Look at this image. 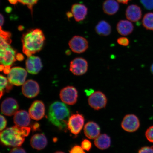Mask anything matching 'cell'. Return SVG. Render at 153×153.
<instances>
[{
  "mask_svg": "<svg viewBox=\"0 0 153 153\" xmlns=\"http://www.w3.org/2000/svg\"><path fill=\"white\" fill-rule=\"evenodd\" d=\"M45 38L40 29L29 30L23 34L22 38L23 52L28 57L39 52L43 46Z\"/></svg>",
  "mask_w": 153,
  "mask_h": 153,
  "instance_id": "cell-1",
  "label": "cell"
},
{
  "mask_svg": "<svg viewBox=\"0 0 153 153\" xmlns=\"http://www.w3.org/2000/svg\"><path fill=\"white\" fill-rule=\"evenodd\" d=\"M70 115V111L68 107L64 103L56 101L49 106L48 118L59 130L66 131Z\"/></svg>",
  "mask_w": 153,
  "mask_h": 153,
  "instance_id": "cell-2",
  "label": "cell"
},
{
  "mask_svg": "<svg viewBox=\"0 0 153 153\" xmlns=\"http://www.w3.org/2000/svg\"><path fill=\"white\" fill-rule=\"evenodd\" d=\"M30 127H20L18 126L7 128L0 133L1 142L5 146L19 147L22 146L25 141V137L29 134Z\"/></svg>",
  "mask_w": 153,
  "mask_h": 153,
  "instance_id": "cell-3",
  "label": "cell"
},
{
  "mask_svg": "<svg viewBox=\"0 0 153 153\" xmlns=\"http://www.w3.org/2000/svg\"><path fill=\"white\" fill-rule=\"evenodd\" d=\"M8 43L1 38L0 62L5 66H11L16 61V51Z\"/></svg>",
  "mask_w": 153,
  "mask_h": 153,
  "instance_id": "cell-4",
  "label": "cell"
},
{
  "mask_svg": "<svg viewBox=\"0 0 153 153\" xmlns=\"http://www.w3.org/2000/svg\"><path fill=\"white\" fill-rule=\"evenodd\" d=\"M27 72L24 68L20 67H15L11 68L7 74V79L13 85L20 86L25 82Z\"/></svg>",
  "mask_w": 153,
  "mask_h": 153,
  "instance_id": "cell-5",
  "label": "cell"
},
{
  "mask_svg": "<svg viewBox=\"0 0 153 153\" xmlns=\"http://www.w3.org/2000/svg\"><path fill=\"white\" fill-rule=\"evenodd\" d=\"M60 97L61 100L65 104L74 105L77 102L78 97L77 90L73 86H67L61 90Z\"/></svg>",
  "mask_w": 153,
  "mask_h": 153,
  "instance_id": "cell-6",
  "label": "cell"
},
{
  "mask_svg": "<svg viewBox=\"0 0 153 153\" xmlns=\"http://www.w3.org/2000/svg\"><path fill=\"white\" fill-rule=\"evenodd\" d=\"M68 45L73 52L80 54L87 50L89 43L85 38L79 36L73 37L69 42Z\"/></svg>",
  "mask_w": 153,
  "mask_h": 153,
  "instance_id": "cell-7",
  "label": "cell"
},
{
  "mask_svg": "<svg viewBox=\"0 0 153 153\" xmlns=\"http://www.w3.org/2000/svg\"><path fill=\"white\" fill-rule=\"evenodd\" d=\"M85 118L82 114H72L69 118L68 128L72 134L77 135L81 131L83 127Z\"/></svg>",
  "mask_w": 153,
  "mask_h": 153,
  "instance_id": "cell-8",
  "label": "cell"
},
{
  "mask_svg": "<svg viewBox=\"0 0 153 153\" xmlns=\"http://www.w3.org/2000/svg\"><path fill=\"white\" fill-rule=\"evenodd\" d=\"M107 98L104 93L100 91L94 92L89 96L88 102L89 106L95 110H99L106 107Z\"/></svg>",
  "mask_w": 153,
  "mask_h": 153,
  "instance_id": "cell-9",
  "label": "cell"
},
{
  "mask_svg": "<svg viewBox=\"0 0 153 153\" xmlns=\"http://www.w3.org/2000/svg\"><path fill=\"white\" fill-rule=\"evenodd\" d=\"M88 65L87 61L82 57H76L70 62V70L76 76H81L87 72Z\"/></svg>",
  "mask_w": 153,
  "mask_h": 153,
  "instance_id": "cell-10",
  "label": "cell"
},
{
  "mask_svg": "<svg viewBox=\"0 0 153 153\" xmlns=\"http://www.w3.org/2000/svg\"><path fill=\"white\" fill-rule=\"evenodd\" d=\"M140 122L135 115L129 114L124 116L121 123V127L124 131L128 132H134L138 130Z\"/></svg>",
  "mask_w": 153,
  "mask_h": 153,
  "instance_id": "cell-11",
  "label": "cell"
},
{
  "mask_svg": "<svg viewBox=\"0 0 153 153\" xmlns=\"http://www.w3.org/2000/svg\"><path fill=\"white\" fill-rule=\"evenodd\" d=\"M22 91L25 97L29 98H33L39 94V86L37 82L33 80H28L22 85Z\"/></svg>",
  "mask_w": 153,
  "mask_h": 153,
  "instance_id": "cell-12",
  "label": "cell"
},
{
  "mask_svg": "<svg viewBox=\"0 0 153 153\" xmlns=\"http://www.w3.org/2000/svg\"><path fill=\"white\" fill-rule=\"evenodd\" d=\"M29 114L32 119L36 120H41L43 118L45 114V107L42 101H34L29 109Z\"/></svg>",
  "mask_w": 153,
  "mask_h": 153,
  "instance_id": "cell-13",
  "label": "cell"
},
{
  "mask_svg": "<svg viewBox=\"0 0 153 153\" xmlns=\"http://www.w3.org/2000/svg\"><path fill=\"white\" fill-rule=\"evenodd\" d=\"M19 105L18 101L15 99L8 97L5 99L1 105V110L6 116H11L18 111Z\"/></svg>",
  "mask_w": 153,
  "mask_h": 153,
  "instance_id": "cell-14",
  "label": "cell"
},
{
  "mask_svg": "<svg viewBox=\"0 0 153 153\" xmlns=\"http://www.w3.org/2000/svg\"><path fill=\"white\" fill-rule=\"evenodd\" d=\"M27 71L30 74H37L43 67L41 59L39 57L32 56L28 57L26 62Z\"/></svg>",
  "mask_w": 153,
  "mask_h": 153,
  "instance_id": "cell-15",
  "label": "cell"
},
{
  "mask_svg": "<svg viewBox=\"0 0 153 153\" xmlns=\"http://www.w3.org/2000/svg\"><path fill=\"white\" fill-rule=\"evenodd\" d=\"M142 15V10L140 7L137 5H129L126 11V18L132 22H138L141 19Z\"/></svg>",
  "mask_w": 153,
  "mask_h": 153,
  "instance_id": "cell-16",
  "label": "cell"
},
{
  "mask_svg": "<svg viewBox=\"0 0 153 153\" xmlns=\"http://www.w3.org/2000/svg\"><path fill=\"white\" fill-rule=\"evenodd\" d=\"M14 122L15 125L19 127H27L30 122V114L26 111H18L14 114Z\"/></svg>",
  "mask_w": 153,
  "mask_h": 153,
  "instance_id": "cell-17",
  "label": "cell"
},
{
  "mask_svg": "<svg viewBox=\"0 0 153 153\" xmlns=\"http://www.w3.org/2000/svg\"><path fill=\"white\" fill-rule=\"evenodd\" d=\"M88 9L85 5L81 4H75L72 6L71 12L76 22L85 20L87 15Z\"/></svg>",
  "mask_w": 153,
  "mask_h": 153,
  "instance_id": "cell-18",
  "label": "cell"
},
{
  "mask_svg": "<svg viewBox=\"0 0 153 153\" xmlns=\"http://www.w3.org/2000/svg\"><path fill=\"white\" fill-rule=\"evenodd\" d=\"M84 132L86 137L88 138L95 139L100 135V129L98 124L95 122L90 121L85 124Z\"/></svg>",
  "mask_w": 153,
  "mask_h": 153,
  "instance_id": "cell-19",
  "label": "cell"
},
{
  "mask_svg": "<svg viewBox=\"0 0 153 153\" xmlns=\"http://www.w3.org/2000/svg\"><path fill=\"white\" fill-rule=\"evenodd\" d=\"M47 140L43 134H37L31 137L30 144L33 148L38 150H42L47 144Z\"/></svg>",
  "mask_w": 153,
  "mask_h": 153,
  "instance_id": "cell-20",
  "label": "cell"
},
{
  "mask_svg": "<svg viewBox=\"0 0 153 153\" xmlns=\"http://www.w3.org/2000/svg\"><path fill=\"white\" fill-rule=\"evenodd\" d=\"M117 30L120 35L127 36L132 33L134 26L131 22L127 20H121L117 25Z\"/></svg>",
  "mask_w": 153,
  "mask_h": 153,
  "instance_id": "cell-21",
  "label": "cell"
},
{
  "mask_svg": "<svg viewBox=\"0 0 153 153\" xmlns=\"http://www.w3.org/2000/svg\"><path fill=\"white\" fill-rule=\"evenodd\" d=\"M102 8L105 14L112 15L117 12L120 6L115 0H105L103 4Z\"/></svg>",
  "mask_w": 153,
  "mask_h": 153,
  "instance_id": "cell-22",
  "label": "cell"
},
{
  "mask_svg": "<svg viewBox=\"0 0 153 153\" xmlns=\"http://www.w3.org/2000/svg\"><path fill=\"white\" fill-rule=\"evenodd\" d=\"M95 146L101 150H104L108 148L111 146L110 137L106 134H102L95 139Z\"/></svg>",
  "mask_w": 153,
  "mask_h": 153,
  "instance_id": "cell-23",
  "label": "cell"
},
{
  "mask_svg": "<svg viewBox=\"0 0 153 153\" xmlns=\"http://www.w3.org/2000/svg\"><path fill=\"white\" fill-rule=\"evenodd\" d=\"M95 30L99 36H107L111 34L112 28L108 22L102 20L100 21L96 26Z\"/></svg>",
  "mask_w": 153,
  "mask_h": 153,
  "instance_id": "cell-24",
  "label": "cell"
},
{
  "mask_svg": "<svg viewBox=\"0 0 153 153\" xmlns=\"http://www.w3.org/2000/svg\"><path fill=\"white\" fill-rule=\"evenodd\" d=\"M142 24L146 30L153 31V12L145 14L142 20Z\"/></svg>",
  "mask_w": 153,
  "mask_h": 153,
  "instance_id": "cell-25",
  "label": "cell"
},
{
  "mask_svg": "<svg viewBox=\"0 0 153 153\" xmlns=\"http://www.w3.org/2000/svg\"><path fill=\"white\" fill-rule=\"evenodd\" d=\"M38 0H18V2L22 4L26 5L30 10L32 14L33 12V7L37 3Z\"/></svg>",
  "mask_w": 153,
  "mask_h": 153,
  "instance_id": "cell-26",
  "label": "cell"
},
{
  "mask_svg": "<svg viewBox=\"0 0 153 153\" xmlns=\"http://www.w3.org/2000/svg\"><path fill=\"white\" fill-rule=\"evenodd\" d=\"M9 83L8 79L2 75H1V98L4 94L5 89H6Z\"/></svg>",
  "mask_w": 153,
  "mask_h": 153,
  "instance_id": "cell-27",
  "label": "cell"
},
{
  "mask_svg": "<svg viewBox=\"0 0 153 153\" xmlns=\"http://www.w3.org/2000/svg\"><path fill=\"white\" fill-rule=\"evenodd\" d=\"M1 38H2L9 45L11 43V33L10 32L7 31H5L2 29L1 27Z\"/></svg>",
  "mask_w": 153,
  "mask_h": 153,
  "instance_id": "cell-28",
  "label": "cell"
},
{
  "mask_svg": "<svg viewBox=\"0 0 153 153\" xmlns=\"http://www.w3.org/2000/svg\"><path fill=\"white\" fill-rule=\"evenodd\" d=\"M140 1L145 9L149 10L153 9V0H140Z\"/></svg>",
  "mask_w": 153,
  "mask_h": 153,
  "instance_id": "cell-29",
  "label": "cell"
},
{
  "mask_svg": "<svg viewBox=\"0 0 153 153\" xmlns=\"http://www.w3.org/2000/svg\"><path fill=\"white\" fill-rule=\"evenodd\" d=\"M145 135L149 142L153 143V126H151L147 129L145 132Z\"/></svg>",
  "mask_w": 153,
  "mask_h": 153,
  "instance_id": "cell-30",
  "label": "cell"
},
{
  "mask_svg": "<svg viewBox=\"0 0 153 153\" xmlns=\"http://www.w3.org/2000/svg\"><path fill=\"white\" fill-rule=\"evenodd\" d=\"M81 145L82 148L84 150L89 151L90 150L92 147L91 142L88 139L83 140L81 143Z\"/></svg>",
  "mask_w": 153,
  "mask_h": 153,
  "instance_id": "cell-31",
  "label": "cell"
},
{
  "mask_svg": "<svg viewBox=\"0 0 153 153\" xmlns=\"http://www.w3.org/2000/svg\"><path fill=\"white\" fill-rule=\"evenodd\" d=\"M117 42L119 45L123 46H127L129 44V41L127 37H121L118 38Z\"/></svg>",
  "mask_w": 153,
  "mask_h": 153,
  "instance_id": "cell-32",
  "label": "cell"
},
{
  "mask_svg": "<svg viewBox=\"0 0 153 153\" xmlns=\"http://www.w3.org/2000/svg\"><path fill=\"white\" fill-rule=\"evenodd\" d=\"M138 153H153V146L142 147L139 150Z\"/></svg>",
  "mask_w": 153,
  "mask_h": 153,
  "instance_id": "cell-33",
  "label": "cell"
},
{
  "mask_svg": "<svg viewBox=\"0 0 153 153\" xmlns=\"http://www.w3.org/2000/svg\"><path fill=\"white\" fill-rule=\"evenodd\" d=\"M70 153H85L81 146L78 145H75L71 149Z\"/></svg>",
  "mask_w": 153,
  "mask_h": 153,
  "instance_id": "cell-34",
  "label": "cell"
},
{
  "mask_svg": "<svg viewBox=\"0 0 153 153\" xmlns=\"http://www.w3.org/2000/svg\"><path fill=\"white\" fill-rule=\"evenodd\" d=\"M7 125V121L5 118L2 115H1V131H2L5 128Z\"/></svg>",
  "mask_w": 153,
  "mask_h": 153,
  "instance_id": "cell-35",
  "label": "cell"
},
{
  "mask_svg": "<svg viewBox=\"0 0 153 153\" xmlns=\"http://www.w3.org/2000/svg\"><path fill=\"white\" fill-rule=\"evenodd\" d=\"M9 153H26V151L20 147H16L11 149Z\"/></svg>",
  "mask_w": 153,
  "mask_h": 153,
  "instance_id": "cell-36",
  "label": "cell"
},
{
  "mask_svg": "<svg viewBox=\"0 0 153 153\" xmlns=\"http://www.w3.org/2000/svg\"><path fill=\"white\" fill-rule=\"evenodd\" d=\"M11 66H4V68L3 71L4 73L6 74H8L10 72L11 68Z\"/></svg>",
  "mask_w": 153,
  "mask_h": 153,
  "instance_id": "cell-37",
  "label": "cell"
},
{
  "mask_svg": "<svg viewBox=\"0 0 153 153\" xmlns=\"http://www.w3.org/2000/svg\"><path fill=\"white\" fill-rule=\"evenodd\" d=\"M16 58V60L19 61H22L24 59L23 55L20 53H17Z\"/></svg>",
  "mask_w": 153,
  "mask_h": 153,
  "instance_id": "cell-38",
  "label": "cell"
},
{
  "mask_svg": "<svg viewBox=\"0 0 153 153\" xmlns=\"http://www.w3.org/2000/svg\"><path fill=\"white\" fill-rule=\"evenodd\" d=\"M39 124L38 123H34L33 126H32V129H33V131H37V130L39 128Z\"/></svg>",
  "mask_w": 153,
  "mask_h": 153,
  "instance_id": "cell-39",
  "label": "cell"
},
{
  "mask_svg": "<svg viewBox=\"0 0 153 153\" xmlns=\"http://www.w3.org/2000/svg\"><path fill=\"white\" fill-rule=\"evenodd\" d=\"M131 0H117L118 2L123 4H127Z\"/></svg>",
  "mask_w": 153,
  "mask_h": 153,
  "instance_id": "cell-40",
  "label": "cell"
},
{
  "mask_svg": "<svg viewBox=\"0 0 153 153\" xmlns=\"http://www.w3.org/2000/svg\"><path fill=\"white\" fill-rule=\"evenodd\" d=\"M4 18L2 15L1 14V27L2 26L4 23Z\"/></svg>",
  "mask_w": 153,
  "mask_h": 153,
  "instance_id": "cell-41",
  "label": "cell"
},
{
  "mask_svg": "<svg viewBox=\"0 0 153 153\" xmlns=\"http://www.w3.org/2000/svg\"><path fill=\"white\" fill-rule=\"evenodd\" d=\"M67 16H68V18H71L73 16V14H72V12H68L67 13Z\"/></svg>",
  "mask_w": 153,
  "mask_h": 153,
  "instance_id": "cell-42",
  "label": "cell"
},
{
  "mask_svg": "<svg viewBox=\"0 0 153 153\" xmlns=\"http://www.w3.org/2000/svg\"><path fill=\"white\" fill-rule=\"evenodd\" d=\"M11 7H7L6 9H5V11H6V12L7 13H9L11 12Z\"/></svg>",
  "mask_w": 153,
  "mask_h": 153,
  "instance_id": "cell-43",
  "label": "cell"
},
{
  "mask_svg": "<svg viewBox=\"0 0 153 153\" xmlns=\"http://www.w3.org/2000/svg\"><path fill=\"white\" fill-rule=\"evenodd\" d=\"M150 70L151 72H152V73L153 75V63L151 66Z\"/></svg>",
  "mask_w": 153,
  "mask_h": 153,
  "instance_id": "cell-44",
  "label": "cell"
},
{
  "mask_svg": "<svg viewBox=\"0 0 153 153\" xmlns=\"http://www.w3.org/2000/svg\"><path fill=\"white\" fill-rule=\"evenodd\" d=\"M54 153H65L64 152H61V151H57V152H55Z\"/></svg>",
  "mask_w": 153,
  "mask_h": 153,
  "instance_id": "cell-45",
  "label": "cell"
}]
</instances>
